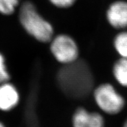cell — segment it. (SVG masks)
I'll return each mask as SVG.
<instances>
[{
  "label": "cell",
  "mask_w": 127,
  "mask_h": 127,
  "mask_svg": "<svg viewBox=\"0 0 127 127\" xmlns=\"http://www.w3.org/2000/svg\"><path fill=\"white\" fill-rule=\"evenodd\" d=\"M57 81L60 90L71 99H84L94 89V75L88 64L82 59L64 64L58 71Z\"/></svg>",
  "instance_id": "obj_1"
},
{
  "label": "cell",
  "mask_w": 127,
  "mask_h": 127,
  "mask_svg": "<svg viewBox=\"0 0 127 127\" xmlns=\"http://www.w3.org/2000/svg\"><path fill=\"white\" fill-rule=\"evenodd\" d=\"M19 20L25 31L39 42L47 43L53 39V27L38 12L31 2L23 3L19 10Z\"/></svg>",
  "instance_id": "obj_2"
},
{
  "label": "cell",
  "mask_w": 127,
  "mask_h": 127,
  "mask_svg": "<svg viewBox=\"0 0 127 127\" xmlns=\"http://www.w3.org/2000/svg\"><path fill=\"white\" fill-rule=\"evenodd\" d=\"M94 97L99 108L110 115L119 113L125 106L123 97L110 84H102L94 89Z\"/></svg>",
  "instance_id": "obj_3"
},
{
  "label": "cell",
  "mask_w": 127,
  "mask_h": 127,
  "mask_svg": "<svg viewBox=\"0 0 127 127\" xmlns=\"http://www.w3.org/2000/svg\"><path fill=\"white\" fill-rule=\"evenodd\" d=\"M51 51L62 64L71 63L79 59V47L73 38L67 34L57 36L51 41Z\"/></svg>",
  "instance_id": "obj_4"
},
{
  "label": "cell",
  "mask_w": 127,
  "mask_h": 127,
  "mask_svg": "<svg viewBox=\"0 0 127 127\" xmlns=\"http://www.w3.org/2000/svg\"><path fill=\"white\" fill-rule=\"evenodd\" d=\"M73 127H104V120L99 113L89 112L84 108H79L73 116Z\"/></svg>",
  "instance_id": "obj_5"
},
{
  "label": "cell",
  "mask_w": 127,
  "mask_h": 127,
  "mask_svg": "<svg viewBox=\"0 0 127 127\" xmlns=\"http://www.w3.org/2000/svg\"><path fill=\"white\" fill-rule=\"evenodd\" d=\"M106 18L110 25L115 29H121L127 27V2H114L106 12Z\"/></svg>",
  "instance_id": "obj_6"
},
{
  "label": "cell",
  "mask_w": 127,
  "mask_h": 127,
  "mask_svg": "<svg viewBox=\"0 0 127 127\" xmlns=\"http://www.w3.org/2000/svg\"><path fill=\"white\" fill-rule=\"evenodd\" d=\"M20 101V95L16 88L8 82L0 84V110L10 111Z\"/></svg>",
  "instance_id": "obj_7"
},
{
  "label": "cell",
  "mask_w": 127,
  "mask_h": 127,
  "mask_svg": "<svg viewBox=\"0 0 127 127\" xmlns=\"http://www.w3.org/2000/svg\"><path fill=\"white\" fill-rule=\"evenodd\" d=\"M113 73L121 85L127 87V59L121 58L115 62L113 67Z\"/></svg>",
  "instance_id": "obj_8"
},
{
  "label": "cell",
  "mask_w": 127,
  "mask_h": 127,
  "mask_svg": "<svg viewBox=\"0 0 127 127\" xmlns=\"http://www.w3.org/2000/svg\"><path fill=\"white\" fill-rule=\"evenodd\" d=\"M114 45L121 58L127 59V31L120 32L115 36Z\"/></svg>",
  "instance_id": "obj_9"
},
{
  "label": "cell",
  "mask_w": 127,
  "mask_h": 127,
  "mask_svg": "<svg viewBox=\"0 0 127 127\" xmlns=\"http://www.w3.org/2000/svg\"><path fill=\"white\" fill-rule=\"evenodd\" d=\"M20 0H0V13L10 15L15 11Z\"/></svg>",
  "instance_id": "obj_10"
},
{
  "label": "cell",
  "mask_w": 127,
  "mask_h": 127,
  "mask_svg": "<svg viewBox=\"0 0 127 127\" xmlns=\"http://www.w3.org/2000/svg\"><path fill=\"white\" fill-rule=\"evenodd\" d=\"M10 78V74L8 73L5 64V57L0 53V84L8 82Z\"/></svg>",
  "instance_id": "obj_11"
},
{
  "label": "cell",
  "mask_w": 127,
  "mask_h": 127,
  "mask_svg": "<svg viewBox=\"0 0 127 127\" xmlns=\"http://www.w3.org/2000/svg\"><path fill=\"white\" fill-rule=\"evenodd\" d=\"M53 5L59 8H68L73 5L75 0H49Z\"/></svg>",
  "instance_id": "obj_12"
},
{
  "label": "cell",
  "mask_w": 127,
  "mask_h": 127,
  "mask_svg": "<svg viewBox=\"0 0 127 127\" xmlns=\"http://www.w3.org/2000/svg\"><path fill=\"white\" fill-rule=\"evenodd\" d=\"M0 127H5L1 122H0Z\"/></svg>",
  "instance_id": "obj_13"
},
{
  "label": "cell",
  "mask_w": 127,
  "mask_h": 127,
  "mask_svg": "<svg viewBox=\"0 0 127 127\" xmlns=\"http://www.w3.org/2000/svg\"><path fill=\"white\" fill-rule=\"evenodd\" d=\"M127 127V121L125 122V125H124V127Z\"/></svg>",
  "instance_id": "obj_14"
}]
</instances>
